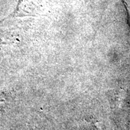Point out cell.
Segmentation results:
<instances>
[{
  "label": "cell",
  "mask_w": 130,
  "mask_h": 130,
  "mask_svg": "<svg viewBox=\"0 0 130 130\" xmlns=\"http://www.w3.org/2000/svg\"><path fill=\"white\" fill-rule=\"evenodd\" d=\"M123 3H124L125 6L126 7V12H127L128 22H129L130 27V1L129 0H123Z\"/></svg>",
  "instance_id": "cell-1"
}]
</instances>
